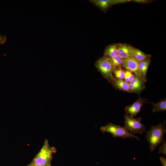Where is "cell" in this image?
I'll list each match as a JSON object with an SVG mask.
<instances>
[{
    "label": "cell",
    "instance_id": "3957f363",
    "mask_svg": "<svg viewBox=\"0 0 166 166\" xmlns=\"http://www.w3.org/2000/svg\"><path fill=\"white\" fill-rule=\"evenodd\" d=\"M100 129L102 133L108 132L112 134L114 137H119L124 139L127 138L131 139L134 138L138 140H140L137 136L129 132L124 127L111 122L105 126H101Z\"/></svg>",
    "mask_w": 166,
    "mask_h": 166
},
{
    "label": "cell",
    "instance_id": "ffe728a7",
    "mask_svg": "<svg viewBox=\"0 0 166 166\" xmlns=\"http://www.w3.org/2000/svg\"><path fill=\"white\" fill-rule=\"evenodd\" d=\"M6 40V37L5 36H3L0 34V44H4Z\"/></svg>",
    "mask_w": 166,
    "mask_h": 166
},
{
    "label": "cell",
    "instance_id": "9a60e30c",
    "mask_svg": "<svg viewBox=\"0 0 166 166\" xmlns=\"http://www.w3.org/2000/svg\"><path fill=\"white\" fill-rule=\"evenodd\" d=\"M153 106L152 111L153 113L164 111L166 110V100H161L159 102L156 103H151Z\"/></svg>",
    "mask_w": 166,
    "mask_h": 166
},
{
    "label": "cell",
    "instance_id": "7a4b0ae2",
    "mask_svg": "<svg viewBox=\"0 0 166 166\" xmlns=\"http://www.w3.org/2000/svg\"><path fill=\"white\" fill-rule=\"evenodd\" d=\"M165 122L163 124L152 126L150 130L147 132L146 139L149 144V148L152 152L164 141V135L166 132Z\"/></svg>",
    "mask_w": 166,
    "mask_h": 166
},
{
    "label": "cell",
    "instance_id": "30bf717a",
    "mask_svg": "<svg viewBox=\"0 0 166 166\" xmlns=\"http://www.w3.org/2000/svg\"><path fill=\"white\" fill-rule=\"evenodd\" d=\"M89 1L104 12L107 11L112 5L116 4V0H91Z\"/></svg>",
    "mask_w": 166,
    "mask_h": 166
},
{
    "label": "cell",
    "instance_id": "ac0fdd59",
    "mask_svg": "<svg viewBox=\"0 0 166 166\" xmlns=\"http://www.w3.org/2000/svg\"><path fill=\"white\" fill-rule=\"evenodd\" d=\"M135 75L129 71L125 69L124 80L126 82L128 83L134 77Z\"/></svg>",
    "mask_w": 166,
    "mask_h": 166
},
{
    "label": "cell",
    "instance_id": "9c48e42d",
    "mask_svg": "<svg viewBox=\"0 0 166 166\" xmlns=\"http://www.w3.org/2000/svg\"><path fill=\"white\" fill-rule=\"evenodd\" d=\"M118 55L124 59L132 57L133 47L126 44H117Z\"/></svg>",
    "mask_w": 166,
    "mask_h": 166
},
{
    "label": "cell",
    "instance_id": "7402d4cb",
    "mask_svg": "<svg viewBox=\"0 0 166 166\" xmlns=\"http://www.w3.org/2000/svg\"><path fill=\"white\" fill-rule=\"evenodd\" d=\"M133 2H136L140 3H146L150 2L151 1L150 0H132Z\"/></svg>",
    "mask_w": 166,
    "mask_h": 166
},
{
    "label": "cell",
    "instance_id": "52a82bcc",
    "mask_svg": "<svg viewBox=\"0 0 166 166\" xmlns=\"http://www.w3.org/2000/svg\"><path fill=\"white\" fill-rule=\"evenodd\" d=\"M148 101L147 98H143L140 96L132 105L125 107L126 114L136 117L137 114L141 112L142 106L147 103Z\"/></svg>",
    "mask_w": 166,
    "mask_h": 166
},
{
    "label": "cell",
    "instance_id": "44dd1931",
    "mask_svg": "<svg viewBox=\"0 0 166 166\" xmlns=\"http://www.w3.org/2000/svg\"><path fill=\"white\" fill-rule=\"evenodd\" d=\"M160 160L163 166H166V159L163 156L160 157Z\"/></svg>",
    "mask_w": 166,
    "mask_h": 166
},
{
    "label": "cell",
    "instance_id": "5b68a950",
    "mask_svg": "<svg viewBox=\"0 0 166 166\" xmlns=\"http://www.w3.org/2000/svg\"><path fill=\"white\" fill-rule=\"evenodd\" d=\"M124 127L131 133L142 134L145 131L146 127L142 122V118H135L134 116L125 114L124 115Z\"/></svg>",
    "mask_w": 166,
    "mask_h": 166
},
{
    "label": "cell",
    "instance_id": "6da1fadb",
    "mask_svg": "<svg viewBox=\"0 0 166 166\" xmlns=\"http://www.w3.org/2000/svg\"><path fill=\"white\" fill-rule=\"evenodd\" d=\"M56 151V148L51 147L48 140H45L42 148L26 166H51L53 155Z\"/></svg>",
    "mask_w": 166,
    "mask_h": 166
},
{
    "label": "cell",
    "instance_id": "4fadbf2b",
    "mask_svg": "<svg viewBox=\"0 0 166 166\" xmlns=\"http://www.w3.org/2000/svg\"><path fill=\"white\" fill-rule=\"evenodd\" d=\"M150 55L145 53L141 50L133 48L132 58L138 61L150 59Z\"/></svg>",
    "mask_w": 166,
    "mask_h": 166
},
{
    "label": "cell",
    "instance_id": "5bb4252c",
    "mask_svg": "<svg viewBox=\"0 0 166 166\" xmlns=\"http://www.w3.org/2000/svg\"><path fill=\"white\" fill-rule=\"evenodd\" d=\"M150 61V59H147L139 62L140 70L145 82L147 81L146 74Z\"/></svg>",
    "mask_w": 166,
    "mask_h": 166
},
{
    "label": "cell",
    "instance_id": "2e32d148",
    "mask_svg": "<svg viewBox=\"0 0 166 166\" xmlns=\"http://www.w3.org/2000/svg\"><path fill=\"white\" fill-rule=\"evenodd\" d=\"M124 71L122 67L115 68L113 72L115 78L117 79L124 80Z\"/></svg>",
    "mask_w": 166,
    "mask_h": 166
},
{
    "label": "cell",
    "instance_id": "8fae6325",
    "mask_svg": "<svg viewBox=\"0 0 166 166\" xmlns=\"http://www.w3.org/2000/svg\"><path fill=\"white\" fill-rule=\"evenodd\" d=\"M118 55L117 44H112L106 48L104 53V57L110 59Z\"/></svg>",
    "mask_w": 166,
    "mask_h": 166
},
{
    "label": "cell",
    "instance_id": "277c9868",
    "mask_svg": "<svg viewBox=\"0 0 166 166\" xmlns=\"http://www.w3.org/2000/svg\"><path fill=\"white\" fill-rule=\"evenodd\" d=\"M95 66L98 71L109 82L111 83L114 79L113 74L114 67L110 59L104 57H100L96 61Z\"/></svg>",
    "mask_w": 166,
    "mask_h": 166
},
{
    "label": "cell",
    "instance_id": "e0dca14e",
    "mask_svg": "<svg viewBox=\"0 0 166 166\" xmlns=\"http://www.w3.org/2000/svg\"><path fill=\"white\" fill-rule=\"evenodd\" d=\"M112 61L115 68L121 67L124 59L118 55L110 59Z\"/></svg>",
    "mask_w": 166,
    "mask_h": 166
},
{
    "label": "cell",
    "instance_id": "d6986e66",
    "mask_svg": "<svg viewBox=\"0 0 166 166\" xmlns=\"http://www.w3.org/2000/svg\"><path fill=\"white\" fill-rule=\"evenodd\" d=\"M158 154H163L165 156L166 155V142L164 141L163 142V144L159 148V151L158 152Z\"/></svg>",
    "mask_w": 166,
    "mask_h": 166
},
{
    "label": "cell",
    "instance_id": "ba28073f",
    "mask_svg": "<svg viewBox=\"0 0 166 166\" xmlns=\"http://www.w3.org/2000/svg\"><path fill=\"white\" fill-rule=\"evenodd\" d=\"M144 83L139 77L135 75L134 78L128 83L129 93L139 94L145 89Z\"/></svg>",
    "mask_w": 166,
    "mask_h": 166
},
{
    "label": "cell",
    "instance_id": "7c38bea8",
    "mask_svg": "<svg viewBox=\"0 0 166 166\" xmlns=\"http://www.w3.org/2000/svg\"><path fill=\"white\" fill-rule=\"evenodd\" d=\"M111 83L113 86L116 89L128 92V83L124 81L118 80L115 78Z\"/></svg>",
    "mask_w": 166,
    "mask_h": 166
},
{
    "label": "cell",
    "instance_id": "8992f818",
    "mask_svg": "<svg viewBox=\"0 0 166 166\" xmlns=\"http://www.w3.org/2000/svg\"><path fill=\"white\" fill-rule=\"evenodd\" d=\"M122 67L137 76L144 82V79L141 74L139 67V62L132 57L124 60Z\"/></svg>",
    "mask_w": 166,
    "mask_h": 166
}]
</instances>
